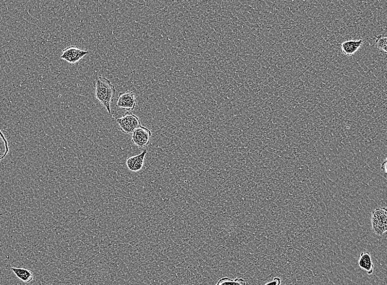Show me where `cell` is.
Returning a JSON list of instances; mask_svg holds the SVG:
<instances>
[{
    "mask_svg": "<svg viewBox=\"0 0 387 285\" xmlns=\"http://www.w3.org/2000/svg\"><path fill=\"white\" fill-rule=\"evenodd\" d=\"M116 121L121 131L125 134L132 133L134 130L141 126L140 118L129 111L126 112L123 117Z\"/></svg>",
    "mask_w": 387,
    "mask_h": 285,
    "instance_id": "obj_2",
    "label": "cell"
},
{
    "mask_svg": "<svg viewBox=\"0 0 387 285\" xmlns=\"http://www.w3.org/2000/svg\"><path fill=\"white\" fill-rule=\"evenodd\" d=\"M387 215V209L385 208L376 209L372 212V231L377 236H381L386 232Z\"/></svg>",
    "mask_w": 387,
    "mask_h": 285,
    "instance_id": "obj_3",
    "label": "cell"
},
{
    "mask_svg": "<svg viewBox=\"0 0 387 285\" xmlns=\"http://www.w3.org/2000/svg\"><path fill=\"white\" fill-rule=\"evenodd\" d=\"M11 270L18 279L24 283H31L34 280V275L31 270L24 268H11Z\"/></svg>",
    "mask_w": 387,
    "mask_h": 285,
    "instance_id": "obj_10",
    "label": "cell"
},
{
    "mask_svg": "<svg viewBox=\"0 0 387 285\" xmlns=\"http://www.w3.org/2000/svg\"><path fill=\"white\" fill-rule=\"evenodd\" d=\"M151 135L152 133L149 128L141 126L133 132L132 142L138 147L144 148L149 144Z\"/></svg>",
    "mask_w": 387,
    "mask_h": 285,
    "instance_id": "obj_5",
    "label": "cell"
},
{
    "mask_svg": "<svg viewBox=\"0 0 387 285\" xmlns=\"http://www.w3.org/2000/svg\"><path fill=\"white\" fill-rule=\"evenodd\" d=\"M89 54L86 50L79 48L77 46H70L62 51L61 58L71 64L77 63L82 59Z\"/></svg>",
    "mask_w": 387,
    "mask_h": 285,
    "instance_id": "obj_4",
    "label": "cell"
},
{
    "mask_svg": "<svg viewBox=\"0 0 387 285\" xmlns=\"http://www.w3.org/2000/svg\"><path fill=\"white\" fill-rule=\"evenodd\" d=\"M146 154L147 150H144L137 156L128 158L127 161H126V165H127L128 169L134 173L141 170L144 164Z\"/></svg>",
    "mask_w": 387,
    "mask_h": 285,
    "instance_id": "obj_7",
    "label": "cell"
},
{
    "mask_svg": "<svg viewBox=\"0 0 387 285\" xmlns=\"http://www.w3.org/2000/svg\"><path fill=\"white\" fill-rule=\"evenodd\" d=\"M281 279L278 277H275L271 281V282L267 283L264 285H281Z\"/></svg>",
    "mask_w": 387,
    "mask_h": 285,
    "instance_id": "obj_14",
    "label": "cell"
},
{
    "mask_svg": "<svg viewBox=\"0 0 387 285\" xmlns=\"http://www.w3.org/2000/svg\"><path fill=\"white\" fill-rule=\"evenodd\" d=\"M375 44L378 49L381 51H384L385 53L387 52V38L385 36H383L382 35L376 36Z\"/></svg>",
    "mask_w": 387,
    "mask_h": 285,
    "instance_id": "obj_13",
    "label": "cell"
},
{
    "mask_svg": "<svg viewBox=\"0 0 387 285\" xmlns=\"http://www.w3.org/2000/svg\"><path fill=\"white\" fill-rule=\"evenodd\" d=\"M359 266L361 269L365 270L369 275L373 273L374 265L371 255L368 251L362 253L359 261Z\"/></svg>",
    "mask_w": 387,
    "mask_h": 285,
    "instance_id": "obj_9",
    "label": "cell"
},
{
    "mask_svg": "<svg viewBox=\"0 0 387 285\" xmlns=\"http://www.w3.org/2000/svg\"><path fill=\"white\" fill-rule=\"evenodd\" d=\"M387 160H386L384 162H383L382 163V165H381V170L383 171L384 172L385 174H387Z\"/></svg>",
    "mask_w": 387,
    "mask_h": 285,
    "instance_id": "obj_15",
    "label": "cell"
},
{
    "mask_svg": "<svg viewBox=\"0 0 387 285\" xmlns=\"http://www.w3.org/2000/svg\"><path fill=\"white\" fill-rule=\"evenodd\" d=\"M364 43L363 39L349 40L344 42L341 45L342 52L345 55L350 57L353 55Z\"/></svg>",
    "mask_w": 387,
    "mask_h": 285,
    "instance_id": "obj_8",
    "label": "cell"
},
{
    "mask_svg": "<svg viewBox=\"0 0 387 285\" xmlns=\"http://www.w3.org/2000/svg\"><path fill=\"white\" fill-rule=\"evenodd\" d=\"M215 285H246V282L242 278L230 279L224 277L218 280Z\"/></svg>",
    "mask_w": 387,
    "mask_h": 285,
    "instance_id": "obj_12",
    "label": "cell"
},
{
    "mask_svg": "<svg viewBox=\"0 0 387 285\" xmlns=\"http://www.w3.org/2000/svg\"><path fill=\"white\" fill-rule=\"evenodd\" d=\"M137 100L133 91H127L121 92L118 95L117 107L127 111L135 110Z\"/></svg>",
    "mask_w": 387,
    "mask_h": 285,
    "instance_id": "obj_6",
    "label": "cell"
},
{
    "mask_svg": "<svg viewBox=\"0 0 387 285\" xmlns=\"http://www.w3.org/2000/svg\"><path fill=\"white\" fill-rule=\"evenodd\" d=\"M95 97L106 109L109 114L111 112V104L115 99L116 89L110 79L103 77H97L93 81Z\"/></svg>",
    "mask_w": 387,
    "mask_h": 285,
    "instance_id": "obj_1",
    "label": "cell"
},
{
    "mask_svg": "<svg viewBox=\"0 0 387 285\" xmlns=\"http://www.w3.org/2000/svg\"><path fill=\"white\" fill-rule=\"evenodd\" d=\"M8 152H9V146L8 141L0 129V161L7 156Z\"/></svg>",
    "mask_w": 387,
    "mask_h": 285,
    "instance_id": "obj_11",
    "label": "cell"
}]
</instances>
